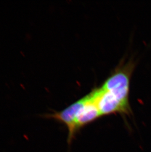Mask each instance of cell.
Here are the masks:
<instances>
[{
    "mask_svg": "<svg viewBox=\"0 0 151 152\" xmlns=\"http://www.w3.org/2000/svg\"><path fill=\"white\" fill-rule=\"evenodd\" d=\"M131 61L122 64L107 78L101 87L113 96L127 107H130L128 102L130 79L134 68Z\"/></svg>",
    "mask_w": 151,
    "mask_h": 152,
    "instance_id": "1",
    "label": "cell"
},
{
    "mask_svg": "<svg viewBox=\"0 0 151 152\" xmlns=\"http://www.w3.org/2000/svg\"><path fill=\"white\" fill-rule=\"evenodd\" d=\"M90 93L102 116L117 113H131V108L127 107L123 104L111 94L104 90L101 87L95 88Z\"/></svg>",
    "mask_w": 151,
    "mask_h": 152,
    "instance_id": "2",
    "label": "cell"
},
{
    "mask_svg": "<svg viewBox=\"0 0 151 152\" xmlns=\"http://www.w3.org/2000/svg\"><path fill=\"white\" fill-rule=\"evenodd\" d=\"M85 102V96L75 102L67 107L60 111H54L52 113L44 114L43 118L52 119L63 124L68 131V143L70 144L74 138L77 131L75 127L76 117L78 110Z\"/></svg>",
    "mask_w": 151,
    "mask_h": 152,
    "instance_id": "3",
    "label": "cell"
},
{
    "mask_svg": "<svg viewBox=\"0 0 151 152\" xmlns=\"http://www.w3.org/2000/svg\"><path fill=\"white\" fill-rule=\"evenodd\" d=\"M102 116L91 93L85 96V102L78 110L76 117V131L87 126Z\"/></svg>",
    "mask_w": 151,
    "mask_h": 152,
    "instance_id": "4",
    "label": "cell"
}]
</instances>
